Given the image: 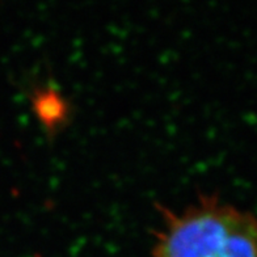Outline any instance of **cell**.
Returning <instances> with one entry per match:
<instances>
[{"instance_id": "cell-1", "label": "cell", "mask_w": 257, "mask_h": 257, "mask_svg": "<svg viewBox=\"0 0 257 257\" xmlns=\"http://www.w3.org/2000/svg\"><path fill=\"white\" fill-rule=\"evenodd\" d=\"M159 213L149 257H257V217L215 194Z\"/></svg>"}]
</instances>
